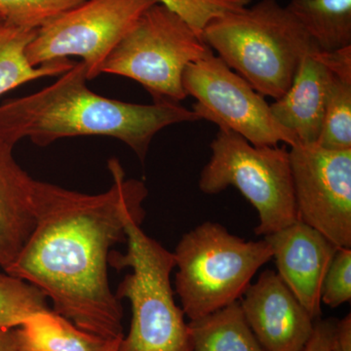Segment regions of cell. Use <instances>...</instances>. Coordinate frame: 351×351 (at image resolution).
<instances>
[{"mask_svg": "<svg viewBox=\"0 0 351 351\" xmlns=\"http://www.w3.org/2000/svg\"><path fill=\"white\" fill-rule=\"evenodd\" d=\"M108 169L112 186L86 195L34 181V232L4 271L36 286L55 313L107 341L123 338V307L108 280L112 246L125 242V221L145 218L143 182L126 179L117 159Z\"/></svg>", "mask_w": 351, "mask_h": 351, "instance_id": "cell-1", "label": "cell"}, {"mask_svg": "<svg viewBox=\"0 0 351 351\" xmlns=\"http://www.w3.org/2000/svg\"><path fill=\"white\" fill-rule=\"evenodd\" d=\"M87 80L80 62L49 86L0 105V138L13 147L24 138L46 147L63 138L105 136L121 141L144 161L158 132L200 120L178 103L138 105L106 98L91 91Z\"/></svg>", "mask_w": 351, "mask_h": 351, "instance_id": "cell-2", "label": "cell"}, {"mask_svg": "<svg viewBox=\"0 0 351 351\" xmlns=\"http://www.w3.org/2000/svg\"><path fill=\"white\" fill-rule=\"evenodd\" d=\"M201 38L258 93L274 100L292 85L302 58L317 48L277 0H261L215 18Z\"/></svg>", "mask_w": 351, "mask_h": 351, "instance_id": "cell-3", "label": "cell"}, {"mask_svg": "<svg viewBox=\"0 0 351 351\" xmlns=\"http://www.w3.org/2000/svg\"><path fill=\"white\" fill-rule=\"evenodd\" d=\"M144 219L127 218L126 253L110 252L108 258L117 270L132 269L115 293L132 307L130 331L120 339L119 351H191L189 324L171 285L174 254L142 230Z\"/></svg>", "mask_w": 351, "mask_h": 351, "instance_id": "cell-4", "label": "cell"}, {"mask_svg": "<svg viewBox=\"0 0 351 351\" xmlns=\"http://www.w3.org/2000/svg\"><path fill=\"white\" fill-rule=\"evenodd\" d=\"M173 254L176 293L189 320L239 301L258 270L272 258L267 240L245 241L212 221L186 233Z\"/></svg>", "mask_w": 351, "mask_h": 351, "instance_id": "cell-5", "label": "cell"}, {"mask_svg": "<svg viewBox=\"0 0 351 351\" xmlns=\"http://www.w3.org/2000/svg\"><path fill=\"white\" fill-rule=\"evenodd\" d=\"M210 147L211 158L198 182L203 193L218 195L228 186L239 189L257 210V235L267 237L299 219L288 149L255 147L225 128H219Z\"/></svg>", "mask_w": 351, "mask_h": 351, "instance_id": "cell-6", "label": "cell"}, {"mask_svg": "<svg viewBox=\"0 0 351 351\" xmlns=\"http://www.w3.org/2000/svg\"><path fill=\"white\" fill-rule=\"evenodd\" d=\"M210 50L181 16L156 3L113 48L101 73L135 80L152 95L154 103L179 104L188 97L182 87L184 69Z\"/></svg>", "mask_w": 351, "mask_h": 351, "instance_id": "cell-7", "label": "cell"}, {"mask_svg": "<svg viewBox=\"0 0 351 351\" xmlns=\"http://www.w3.org/2000/svg\"><path fill=\"white\" fill-rule=\"evenodd\" d=\"M156 0H86L39 27L27 46L34 66L80 57L88 80L98 77L113 48Z\"/></svg>", "mask_w": 351, "mask_h": 351, "instance_id": "cell-8", "label": "cell"}, {"mask_svg": "<svg viewBox=\"0 0 351 351\" xmlns=\"http://www.w3.org/2000/svg\"><path fill=\"white\" fill-rule=\"evenodd\" d=\"M182 87L196 103L193 110L199 119L239 134L255 147L298 144L290 132L277 123L265 97L210 50L186 66Z\"/></svg>", "mask_w": 351, "mask_h": 351, "instance_id": "cell-9", "label": "cell"}, {"mask_svg": "<svg viewBox=\"0 0 351 351\" xmlns=\"http://www.w3.org/2000/svg\"><path fill=\"white\" fill-rule=\"evenodd\" d=\"M298 218L339 248L351 247V149L291 147Z\"/></svg>", "mask_w": 351, "mask_h": 351, "instance_id": "cell-10", "label": "cell"}, {"mask_svg": "<svg viewBox=\"0 0 351 351\" xmlns=\"http://www.w3.org/2000/svg\"><path fill=\"white\" fill-rule=\"evenodd\" d=\"M243 295L242 311L263 350H304L315 320L276 272L263 271Z\"/></svg>", "mask_w": 351, "mask_h": 351, "instance_id": "cell-11", "label": "cell"}, {"mask_svg": "<svg viewBox=\"0 0 351 351\" xmlns=\"http://www.w3.org/2000/svg\"><path fill=\"white\" fill-rule=\"evenodd\" d=\"M265 239L271 247L277 274L309 315L320 318L323 281L339 247L300 219Z\"/></svg>", "mask_w": 351, "mask_h": 351, "instance_id": "cell-12", "label": "cell"}, {"mask_svg": "<svg viewBox=\"0 0 351 351\" xmlns=\"http://www.w3.org/2000/svg\"><path fill=\"white\" fill-rule=\"evenodd\" d=\"M317 51L315 48L302 58L292 85L270 105L277 123L293 134L298 144H317L332 82V71Z\"/></svg>", "mask_w": 351, "mask_h": 351, "instance_id": "cell-13", "label": "cell"}, {"mask_svg": "<svg viewBox=\"0 0 351 351\" xmlns=\"http://www.w3.org/2000/svg\"><path fill=\"white\" fill-rule=\"evenodd\" d=\"M13 145L0 138V267L5 269L36 228L32 179L13 156Z\"/></svg>", "mask_w": 351, "mask_h": 351, "instance_id": "cell-14", "label": "cell"}, {"mask_svg": "<svg viewBox=\"0 0 351 351\" xmlns=\"http://www.w3.org/2000/svg\"><path fill=\"white\" fill-rule=\"evenodd\" d=\"M18 328L22 351H106L112 341L83 331L50 309L32 314Z\"/></svg>", "mask_w": 351, "mask_h": 351, "instance_id": "cell-15", "label": "cell"}, {"mask_svg": "<svg viewBox=\"0 0 351 351\" xmlns=\"http://www.w3.org/2000/svg\"><path fill=\"white\" fill-rule=\"evenodd\" d=\"M188 324L191 351H265L239 301Z\"/></svg>", "mask_w": 351, "mask_h": 351, "instance_id": "cell-16", "label": "cell"}, {"mask_svg": "<svg viewBox=\"0 0 351 351\" xmlns=\"http://www.w3.org/2000/svg\"><path fill=\"white\" fill-rule=\"evenodd\" d=\"M286 8L318 50L335 52L351 46V0H290Z\"/></svg>", "mask_w": 351, "mask_h": 351, "instance_id": "cell-17", "label": "cell"}, {"mask_svg": "<svg viewBox=\"0 0 351 351\" xmlns=\"http://www.w3.org/2000/svg\"><path fill=\"white\" fill-rule=\"evenodd\" d=\"M36 31L21 29L0 21V96L32 80L62 75L75 66L69 59L32 66L25 57V49Z\"/></svg>", "mask_w": 351, "mask_h": 351, "instance_id": "cell-18", "label": "cell"}, {"mask_svg": "<svg viewBox=\"0 0 351 351\" xmlns=\"http://www.w3.org/2000/svg\"><path fill=\"white\" fill-rule=\"evenodd\" d=\"M316 145L329 151L351 149V75L332 73L322 129Z\"/></svg>", "mask_w": 351, "mask_h": 351, "instance_id": "cell-19", "label": "cell"}, {"mask_svg": "<svg viewBox=\"0 0 351 351\" xmlns=\"http://www.w3.org/2000/svg\"><path fill=\"white\" fill-rule=\"evenodd\" d=\"M48 309L47 297L36 286L0 271V329L19 327L32 314Z\"/></svg>", "mask_w": 351, "mask_h": 351, "instance_id": "cell-20", "label": "cell"}, {"mask_svg": "<svg viewBox=\"0 0 351 351\" xmlns=\"http://www.w3.org/2000/svg\"><path fill=\"white\" fill-rule=\"evenodd\" d=\"M86 0H0V21L21 29L36 31Z\"/></svg>", "mask_w": 351, "mask_h": 351, "instance_id": "cell-21", "label": "cell"}, {"mask_svg": "<svg viewBox=\"0 0 351 351\" xmlns=\"http://www.w3.org/2000/svg\"><path fill=\"white\" fill-rule=\"evenodd\" d=\"M157 3L174 11L197 34L215 18L239 10L250 4L251 0H156Z\"/></svg>", "mask_w": 351, "mask_h": 351, "instance_id": "cell-22", "label": "cell"}, {"mask_svg": "<svg viewBox=\"0 0 351 351\" xmlns=\"http://www.w3.org/2000/svg\"><path fill=\"white\" fill-rule=\"evenodd\" d=\"M351 250L339 248L323 281L321 302L335 308L350 302Z\"/></svg>", "mask_w": 351, "mask_h": 351, "instance_id": "cell-23", "label": "cell"}, {"mask_svg": "<svg viewBox=\"0 0 351 351\" xmlns=\"http://www.w3.org/2000/svg\"><path fill=\"white\" fill-rule=\"evenodd\" d=\"M335 320H322L320 318L314 321L313 332L302 351H331L330 341Z\"/></svg>", "mask_w": 351, "mask_h": 351, "instance_id": "cell-24", "label": "cell"}, {"mask_svg": "<svg viewBox=\"0 0 351 351\" xmlns=\"http://www.w3.org/2000/svg\"><path fill=\"white\" fill-rule=\"evenodd\" d=\"M331 351H351V314L335 321L330 341Z\"/></svg>", "mask_w": 351, "mask_h": 351, "instance_id": "cell-25", "label": "cell"}, {"mask_svg": "<svg viewBox=\"0 0 351 351\" xmlns=\"http://www.w3.org/2000/svg\"><path fill=\"white\" fill-rule=\"evenodd\" d=\"M0 351H22L19 328L0 329Z\"/></svg>", "mask_w": 351, "mask_h": 351, "instance_id": "cell-26", "label": "cell"}, {"mask_svg": "<svg viewBox=\"0 0 351 351\" xmlns=\"http://www.w3.org/2000/svg\"><path fill=\"white\" fill-rule=\"evenodd\" d=\"M122 339V338H121ZM115 339V341H112V343L108 345L107 350L106 351H119V345L120 339Z\"/></svg>", "mask_w": 351, "mask_h": 351, "instance_id": "cell-27", "label": "cell"}]
</instances>
